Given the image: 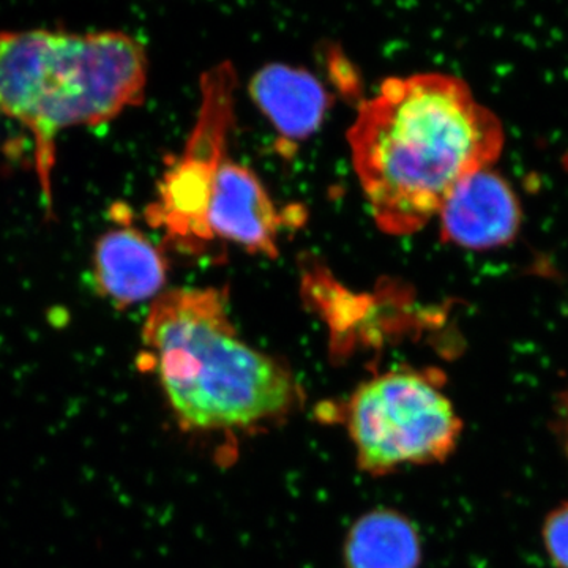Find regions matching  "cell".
<instances>
[{
	"mask_svg": "<svg viewBox=\"0 0 568 568\" xmlns=\"http://www.w3.org/2000/svg\"><path fill=\"white\" fill-rule=\"evenodd\" d=\"M544 545L556 567L568 568V503L545 519Z\"/></svg>",
	"mask_w": 568,
	"mask_h": 568,
	"instance_id": "obj_11",
	"label": "cell"
},
{
	"mask_svg": "<svg viewBox=\"0 0 568 568\" xmlns=\"http://www.w3.org/2000/svg\"><path fill=\"white\" fill-rule=\"evenodd\" d=\"M250 93L256 106L287 141L308 140L323 125L332 97L310 71L271 63L254 74Z\"/></svg>",
	"mask_w": 568,
	"mask_h": 568,
	"instance_id": "obj_9",
	"label": "cell"
},
{
	"mask_svg": "<svg viewBox=\"0 0 568 568\" xmlns=\"http://www.w3.org/2000/svg\"><path fill=\"white\" fill-rule=\"evenodd\" d=\"M166 275L162 250L129 224L112 227L93 245V286L115 308L155 301L163 294Z\"/></svg>",
	"mask_w": 568,
	"mask_h": 568,
	"instance_id": "obj_8",
	"label": "cell"
},
{
	"mask_svg": "<svg viewBox=\"0 0 568 568\" xmlns=\"http://www.w3.org/2000/svg\"><path fill=\"white\" fill-rule=\"evenodd\" d=\"M293 209L280 212L260 178L244 164L224 160L216 173L209 231L213 241H227L246 252L275 257L278 239Z\"/></svg>",
	"mask_w": 568,
	"mask_h": 568,
	"instance_id": "obj_6",
	"label": "cell"
},
{
	"mask_svg": "<svg viewBox=\"0 0 568 568\" xmlns=\"http://www.w3.org/2000/svg\"><path fill=\"white\" fill-rule=\"evenodd\" d=\"M235 85L231 63H220L204 73L200 114L185 151L164 173L156 200L145 209L149 224L163 230L166 241L181 252H203L213 241L209 207L216 173L227 159Z\"/></svg>",
	"mask_w": 568,
	"mask_h": 568,
	"instance_id": "obj_5",
	"label": "cell"
},
{
	"mask_svg": "<svg viewBox=\"0 0 568 568\" xmlns=\"http://www.w3.org/2000/svg\"><path fill=\"white\" fill-rule=\"evenodd\" d=\"M444 241L488 250L514 241L521 223L518 197L491 168L467 175L439 212Z\"/></svg>",
	"mask_w": 568,
	"mask_h": 568,
	"instance_id": "obj_7",
	"label": "cell"
},
{
	"mask_svg": "<svg viewBox=\"0 0 568 568\" xmlns=\"http://www.w3.org/2000/svg\"><path fill=\"white\" fill-rule=\"evenodd\" d=\"M142 342V357L183 428H252L286 416L297 403L291 369L239 338L224 291H166L153 301Z\"/></svg>",
	"mask_w": 568,
	"mask_h": 568,
	"instance_id": "obj_2",
	"label": "cell"
},
{
	"mask_svg": "<svg viewBox=\"0 0 568 568\" xmlns=\"http://www.w3.org/2000/svg\"><path fill=\"white\" fill-rule=\"evenodd\" d=\"M346 568H418L420 536L416 525L392 508H375L347 532Z\"/></svg>",
	"mask_w": 568,
	"mask_h": 568,
	"instance_id": "obj_10",
	"label": "cell"
},
{
	"mask_svg": "<svg viewBox=\"0 0 568 568\" xmlns=\"http://www.w3.org/2000/svg\"><path fill=\"white\" fill-rule=\"evenodd\" d=\"M346 424L358 466L375 476L444 462L463 432L439 377L416 369H396L362 384L347 403Z\"/></svg>",
	"mask_w": 568,
	"mask_h": 568,
	"instance_id": "obj_4",
	"label": "cell"
},
{
	"mask_svg": "<svg viewBox=\"0 0 568 568\" xmlns=\"http://www.w3.org/2000/svg\"><path fill=\"white\" fill-rule=\"evenodd\" d=\"M148 70L144 47L125 32L0 31V118L31 134L48 215L59 134L140 104Z\"/></svg>",
	"mask_w": 568,
	"mask_h": 568,
	"instance_id": "obj_3",
	"label": "cell"
},
{
	"mask_svg": "<svg viewBox=\"0 0 568 568\" xmlns=\"http://www.w3.org/2000/svg\"><path fill=\"white\" fill-rule=\"evenodd\" d=\"M355 174L384 233H417L467 175L491 168L504 145L499 119L465 81L418 73L384 81L347 133Z\"/></svg>",
	"mask_w": 568,
	"mask_h": 568,
	"instance_id": "obj_1",
	"label": "cell"
}]
</instances>
